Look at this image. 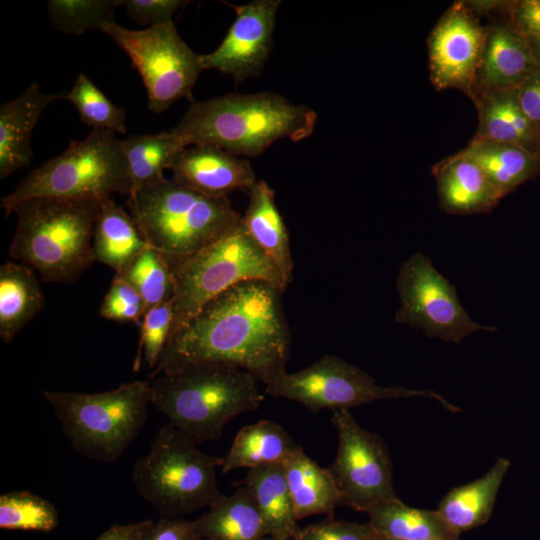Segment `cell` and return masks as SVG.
Wrapping results in <instances>:
<instances>
[{
    "mask_svg": "<svg viewBox=\"0 0 540 540\" xmlns=\"http://www.w3.org/2000/svg\"><path fill=\"white\" fill-rule=\"evenodd\" d=\"M277 285L242 281L210 300L173 335L151 378L181 366L233 365L264 385L286 371L291 333Z\"/></svg>",
    "mask_w": 540,
    "mask_h": 540,
    "instance_id": "cell-1",
    "label": "cell"
},
{
    "mask_svg": "<svg viewBox=\"0 0 540 540\" xmlns=\"http://www.w3.org/2000/svg\"><path fill=\"white\" fill-rule=\"evenodd\" d=\"M316 122L311 108L292 104L278 93L260 92L191 100L172 130L184 147L208 144L239 157H258L278 140L309 137Z\"/></svg>",
    "mask_w": 540,
    "mask_h": 540,
    "instance_id": "cell-2",
    "label": "cell"
},
{
    "mask_svg": "<svg viewBox=\"0 0 540 540\" xmlns=\"http://www.w3.org/2000/svg\"><path fill=\"white\" fill-rule=\"evenodd\" d=\"M153 378L152 404L196 445L218 440L231 419L264 400L254 375L223 363H190Z\"/></svg>",
    "mask_w": 540,
    "mask_h": 540,
    "instance_id": "cell-3",
    "label": "cell"
},
{
    "mask_svg": "<svg viewBox=\"0 0 540 540\" xmlns=\"http://www.w3.org/2000/svg\"><path fill=\"white\" fill-rule=\"evenodd\" d=\"M38 197L17 205L10 256L45 282L71 283L94 262L93 235L101 201Z\"/></svg>",
    "mask_w": 540,
    "mask_h": 540,
    "instance_id": "cell-4",
    "label": "cell"
},
{
    "mask_svg": "<svg viewBox=\"0 0 540 540\" xmlns=\"http://www.w3.org/2000/svg\"><path fill=\"white\" fill-rule=\"evenodd\" d=\"M126 205L146 242L171 266L208 246L241 219L227 197L203 195L173 178L132 191Z\"/></svg>",
    "mask_w": 540,
    "mask_h": 540,
    "instance_id": "cell-5",
    "label": "cell"
},
{
    "mask_svg": "<svg viewBox=\"0 0 540 540\" xmlns=\"http://www.w3.org/2000/svg\"><path fill=\"white\" fill-rule=\"evenodd\" d=\"M63 433L78 454L99 462L120 458L145 425L152 403L149 381L99 392L43 391Z\"/></svg>",
    "mask_w": 540,
    "mask_h": 540,
    "instance_id": "cell-6",
    "label": "cell"
},
{
    "mask_svg": "<svg viewBox=\"0 0 540 540\" xmlns=\"http://www.w3.org/2000/svg\"><path fill=\"white\" fill-rule=\"evenodd\" d=\"M132 183L122 140L104 130H92L73 140L65 151L32 170L1 200L7 215L20 203L38 197L104 199L129 195Z\"/></svg>",
    "mask_w": 540,
    "mask_h": 540,
    "instance_id": "cell-7",
    "label": "cell"
},
{
    "mask_svg": "<svg viewBox=\"0 0 540 540\" xmlns=\"http://www.w3.org/2000/svg\"><path fill=\"white\" fill-rule=\"evenodd\" d=\"M223 458L197 448L170 423L156 433L149 452L138 459L132 481L138 494L168 518L209 507L223 494L216 468Z\"/></svg>",
    "mask_w": 540,
    "mask_h": 540,
    "instance_id": "cell-8",
    "label": "cell"
},
{
    "mask_svg": "<svg viewBox=\"0 0 540 540\" xmlns=\"http://www.w3.org/2000/svg\"><path fill=\"white\" fill-rule=\"evenodd\" d=\"M174 313L170 338L184 328L210 300L247 280H262L285 292L287 285L271 259L241 223L191 257L172 266Z\"/></svg>",
    "mask_w": 540,
    "mask_h": 540,
    "instance_id": "cell-9",
    "label": "cell"
},
{
    "mask_svg": "<svg viewBox=\"0 0 540 540\" xmlns=\"http://www.w3.org/2000/svg\"><path fill=\"white\" fill-rule=\"evenodd\" d=\"M264 386L266 394L296 401L314 413L323 409L349 410L374 401L409 397L431 398L450 412L461 411L433 390L380 386L359 367L335 355H324L297 372L285 371Z\"/></svg>",
    "mask_w": 540,
    "mask_h": 540,
    "instance_id": "cell-10",
    "label": "cell"
},
{
    "mask_svg": "<svg viewBox=\"0 0 540 540\" xmlns=\"http://www.w3.org/2000/svg\"><path fill=\"white\" fill-rule=\"evenodd\" d=\"M99 30L130 57L142 78L151 112L162 113L181 98L192 100L191 91L202 67L199 55L183 41L173 21L132 30L114 20Z\"/></svg>",
    "mask_w": 540,
    "mask_h": 540,
    "instance_id": "cell-11",
    "label": "cell"
},
{
    "mask_svg": "<svg viewBox=\"0 0 540 540\" xmlns=\"http://www.w3.org/2000/svg\"><path fill=\"white\" fill-rule=\"evenodd\" d=\"M396 284L401 303L396 321L420 329L430 338L457 344L476 331L496 330L471 319L454 286L422 253L413 254L402 264Z\"/></svg>",
    "mask_w": 540,
    "mask_h": 540,
    "instance_id": "cell-12",
    "label": "cell"
},
{
    "mask_svg": "<svg viewBox=\"0 0 540 540\" xmlns=\"http://www.w3.org/2000/svg\"><path fill=\"white\" fill-rule=\"evenodd\" d=\"M339 443L329 466L342 505L366 512L375 504L399 498L394 490L392 463L383 439L361 427L349 410L333 411Z\"/></svg>",
    "mask_w": 540,
    "mask_h": 540,
    "instance_id": "cell-13",
    "label": "cell"
},
{
    "mask_svg": "<svg viewBox=\"0 0 540 540\" xmlns=\"http://www.w3.org/2000/svg\"><path fill=\"white\" fill-rule=\"evenodd\" d=\"M486 27L468 4L453 5L428 39L430 79L438 90L456 88L469 97L479 66Z\"/></svg>",
    "mask_w": 540,
    "mask_h": 540,
    "instance_id": "cell-14",
    "label": "cell"
},
{
    "mask_svg": "<svg viewBox=\"0 0 540 540\" xmlns=\"http://www.w3.org/2000/svg\"><path fill=\"white\" fill-rule=\"evenodd\" d=\"M279 0H254L233 6L236 19L220 45L199 55L202 70L214 69L241 82L259 76L272 49Z\"/></svg>",
    "mask_w": 540,
    "mask_h": 540,
    "instance_id": "cell-15",
    "label": "cell"
},
{
    "mask_svg": "<svg viewBox=\"0 0 540 540\" xmlns=\"http://www.w3.org/2000/svg\"><path fill=\"white\" fill-rule=\"evenodd\" d=\"M173 179L210 197H227L257 182L250 162L219 147L199 144L179 150L169 165Z\"/></svg>",
    "mask_w": 540,
    "mask_h": 540,
    "instance_id": "cell-16",
    "label": "cell"
},
{
    "mask_svg": "<svg viewBox=\"0 0 540 540\" xmlns=\"http://www.w3.org/2000/svg\"><path fill=\"white\" fill-rule=\"evenodd\" d=\"M537 67L526 38L508 16L493 21L486 27L471 99L491 91L516 89Z\"/></svg>",
    "mask_w": 540,
    "mask_h": 540,
    "instance_id": "cell-17",
    "label": "cell"
},
{
    "mask_svg": "<svg viewBox=\"0 0 540 540\" xmlns=\"http://www.w3.org/2000/svg\"><path fill=\"white\" fill-rule=\"evenodd\" d=\"M58 99H64V93H43L32 83L0 107V179L30 163L33 129L44 110Z\"/></svg>",
    "mask_w": 540,
    "mask_h": 540,
    "instance_id": "cell-18",
    "label": "cell"
},
{
    "mask_svg": "<svg viewBox=\"0 0 540 540\" xmlns=\"http://www.w3.org/2000/svg\"><path fill=\"white\" fill-rule=\"evenodd\" d=\"M433 174L440 207L446 213H486L503 198L481 167L461 152L438 163Z\"/></svg>",
    "mask_w": 540,
    "mask_h": 540,
    "instance_id": "cell-19",
    "label": "cell"
},
{
    "mask_svg": "<svg viewBox=\"0 0 540 540\" xmlns=\"http://www.w3.org/2000/svg\"><path fill=\"white\" fill-rule=\"evenodd\" d=\"M241 223L258 247L271 259L288 286L294 263L289 235L275 203V193L263 180L249 191V203Z\"/></svg>",
    "mask_w": 540,
    "mask_h": 540,
    "instance_id": "cell-20",
    "label": "cell"
},
{
    "mask_svg": "<svg viewBox=\"0 0 540 540\" xmlns=\"http://www.w3.org/2000/svg\"><path fill=\"white\" fill-rule=\"evenodd\" d=\"M474 102L478 109L476 138L517 145L537 155L540 131L521 109L516 89L487 92Z\"/></svg>",
    "mask_w": 540,
    "mask_h": 540,
    "instance_id": "cell-21",
    "label": "cell"
},
{
    "mask_svg": "<svg viewBox=\"0 0 540 540\" xmlns=\"http://www.w3.org/2000/svg\"><path fill=\"white\" fill-rule=\"evenodd\" d=\"M510 461L499 457L479 479L451 489L438 504L437 512L457 534L486 524L492 514Z\"/></svg>",
    "mask_w": 540,
    "mask_h": 540,
    "instance_id": "cell-22",
    "label": "cell"
},
{
    "mask_svg": "<svg viewBox=\"0 0 540 540\" xmlns=\"http://www.w3.org/2000/svg\"><path fill=\"white\" fill-rule=\"evenodd\" d=\"M195 520L205 540H263L268 536L264 519L250 489L238 485L230 496L222 495Z\"/></svg>",
    "mask_w": 540,
    "mask_h": 540,
    "instance_id": "cell-23",
    "label": "cell"
},
{
    "mask_svg": "<svg viewBox=\"0 0 540 540\" xmlns=\"http://www.w3.org/2000/svg\"><path fill=\"white\" fill-rule=\"evenodd\" d=\"M283 465L298 521L319 514L334 517L342 498L329 469L319 466L301 446Z\"/></svg>",
    "mask_w": 540,
    "mask_h": 540,
    "instance_id": "cell-24",
    "label": "cell"
},
{
    "mask_svg": "<svg viewBox=\"0 0 540 540\" xmlns=\"http://www.w3.org/2000/svg\"><path fill=\"white\" fill-rule=\"evenodd\" d=\"M148 247L131 215L110 197L104 198L94 228V260L120 274Z\"/></svg>",
    "mask_w": 540,
    "mask_h": 540,
    "instance_id": "cell-25",
    "label": "cell"
},
{
    "mask_svg": "<svg viewBox=\"0 0 540 540\" xmlns=\"http://www.w3.org/2000/svg\"><path fill=\"white\" fill-rule=\"evenodd\" d=\"M368 523L385 539L459 540L437 510L407 506L399 498L381 501L365 512Z\"/></svg>",
    "mask_w": 540,
    "mask_h": 540,
    "instance_id": "cell-26",
    "label": "cell"
},
{
    "mask_svg": "<svg viewBox=\"0 0 540 540\" xmlns=\"http://www.w3.org/2000/svg\"><path fill=\"white\" fill-rule=\"evenodd\" d=\"M460 152L481 167L502 197L540 172L538 156L517 145L474 137Z\"/></svg>",
    "mask_w": 540,
    "mask_h": 540,
    "instance_id": "cell-27",
    "label": "cell"
},
{
    "mask_svg": "<svg viewBox=\"0 0 540 540\" xmlns=\"http://www.w3.org/2000/svg\"><path fill=\"white\" fill-rule=\"evenodd\" d=\"M238 485L247 486L264 519L268 536L290 540L299 530L284 465L249 469Z\"/></svg>",
    "mask_w": 540,
    "mask_h": 540,
    "instance_id": "cell-28",
    "label": "cell"
},
{
    "mask_svg": "<svg viewBox=\"0 0 540 540\" xmlns=\"http://www.w3.org/2000/svg\"><path fill=\"white\" fill-rule=\"evenodd\" d=\"M298 448L280 424L260 420L238 431L220 468L228 473L237 468L281 464Z\"/></svg>",
    "mask_w": 540,
    "mask_h": 540,
    "instance_id": "cell-29",
    "label": "cell"
},
{
    "mask_svg": "<svg viewBox=\"0 0 540 540\" xmlns=\"http://www.w3.org/2000/svg\"><path fill=\"white\" fill-rule=\"evenodd\" d=\"M44 296L30 268L16 262L0 267V337L10 343L43 309Z\"/></svg>",
    "mask_w": 540,
    "mask_h": 540,
    "instance_id": "cell-30",
    "label": "cell"
},
{
    "mask_svg": "<svg viewBox=\"0 0 540 540\" xmlns=\"http://www.w3.org/2000/svg\"><path fill=\"white\" fill-rule=\"evenodd\" d=\"M122 145L132 183L131 192L163 180L164 170L169 169L176 153L184 148L173 130L130 135L122 140Z\"/></svg>",
    "mask_w": 540,
    "mask_h": 540,
    "instance_id": "cell-31",
    "label": "cell"
},
{
    "mask_svg": "<svg viewBox=\"0 0 540 540\" xmlns=\"http://www.w3.org/2000/svg\"><path fill=\"white\" fill-rule=\"evenodd\" d=\"M59 524L53 503L31 491H11L0 496V528L49 533Z\"/></svg>",
    "mask_w": 540,
    "mask_h": 540,
    "instance_id": "cell-32",
    "label": "cell"
},
{
    "mask_svg": "<svg viewBox=\"0 0 540 540\" xmlns=\"http://www.w3.org/2000/svg\"><path fill=\"white\" fill-rule=\"evenodd\" d=\"M141 295L147 309L174 295L173 269L159 251L148 247L120 273Z\"/></svg>",
    "mask_w": 540,
    "mask_h": 540,
    "instance_id": "cell-33",
    "label": "cell"
},
{
    "mask_svg": "<svg viewBox=\"0 0 540 540\" xmlns=\"http://www.w3.org/2000/svg\"><path fill=\"white\" fill-rule=\"evenodd\" d=\"M64 99L75 106L82 122L92 130L114 134L126 132L125 110L107 98L87 75H78L72 88L64 94Z\"/></svg>",
    "mask_w": 540,
    "mask_h": 540,
    "instance_id": "cell-34",
    "label": "cell"
},
{
    "mask_svg": "<svg viewBox=\"0 0 540 540\" xmlns=\"http://www.w3.org/2000/svg\"><path fill=\"white\" fill-rule=\"evenodd\" d=\"M117 6L115 0H50L47 4L51 23L64 33L76 35L114 21Z\"/></svg>",
    "mask_w": 540,
    "mask_h": 540,
    "instance_id": "cell-35",
    "label": "cell"
},
{
    "mask_svg": "<svg viewBox=\"0 0 540 540\" xmlns=\"http://www.w3.org/2000/svg\"><path fill=\"white\" fill-rule=\"evenodd\" d=\"M174 313L172 301L155 305L145 312L140 326V342L134 368L141 364V355L149 368L155 369L170 339Z\"/></svg>",
    "mask_w": 540,
    "mask_h": 540,
    "instance_id": "cell-36",
    "label": "cell"
},
{
    "mask_svg": "<svg viewBox=\"0 0 540 540\" xmlns=\"http://www.w3.org/2000/svg\"><path fill=\"white\" fill-rule=\"evenodd\" d=\"M147 306L137 290L120 274H115L99 308L101 317L119 323L141 322Z\"/></svg>",
    "mask_w": 540,
    "mask_h": 540,
    "instance_id": "cell-37",
    "label": "cell"
},
{
    "mask_svg": "<svg viewBox=\"0 0 540 540\" xmlns=\"http://www.w3.org/2000/svg\"><path fill=\"white\" fill-rule=\"evenodd\" d=\"M292 540H381L367 523L337 520L334 517L300 527Z\"/></svg>",
    "mask_w": 540,
    "mask_h": 540,
    "instance_id": "cell-38",
    "label": "cell"
},
{
    "mask_svg": "<svg viewBox=\"0 0 540 540\" xmlns=\"http://www.w3.org/2000/svg\"><path fill=\"white\" fill-rule=\"evenodd\" d=\"M187 1L181 0H119L127 15L135 22L149 27L172 22L173 15Z\"/></svg>",
    "mask_w": 540,
    "mask_h": 540,
    "instance_id": "cell-39",
    "label": "cell"
},
{
    "mask_svg": "<svg viewBox=\"0 0 540 540\" xmlns=\"http://www.w3.org/2000/svg\"><path fill=\"white\" fill-rule=\"evenodd\" d=\"M196 523L182 518L162 517L150 521L140 540H201Z\"/></svg>",
    "mask_w": 540,
    "mask_h": 540,
    "instance_id": "cell-40",
    "label": "cell"
},
{
    "mask_svg": "<svg viewBox=\"0 0 540 540\" xmlns=\"http://www.w3.org/2000/svg\"><path fill=\"white\" fill-rule=\"evenodd\" d=\"M509 21L525 37H540V0L509 1Z\"/></svg>",
    "mask_w": 540,
    "mask_h": 540,
    "instance_id": "cell-41",
    "label": "cell"
},
{
    "mask_svg": "<svg viewBox=\"0 0 540 540\" xmlns=\"http://www.w3.org/2000/svg\"><path fill=\"white\" fill-rule=\"evenodd\" d=\"M521 109L540 131V67H537L517 88Z\"/></svg>",
    "mask_w": 540,
    "mask_h": 540,
    "instance_id": "cell-42",
    "label": "cell"
},
{
    "mask_svg": "<svg viewBox=\"0 0 540 540\" xmlns=\"http://www.w3.org/2000/svg\"><path fill=\"white\" fill-rule=\"evenodd\" d=\"M151 520L131 524H114L101 533L95 540H140Z\"/></svg>",
    "mask_w": 540,
    "mask_h": 540,
    "instance_id": "cell-43",
    "label": "cell"
},
{
    "mask_svg": "<svg viewBox=\"0 0 540 540\" xmlns=\"http://www.w3.org/2000/svg\"><path fill=\"white\" fill-rule=\"evenodd\" d=\"M525 37V36H524ZM532 52L533 58L540 67V37H525Z\"/></svg>",
    "mask_w": 540,
    "mask_h": 540,
    "instance_id": "cell-44",
    "label": "cell"
},
{
    "mask_svg": "<svg viewBox=\"0 0 540 540\" xmlns=\"http://www.w3.org/2000/svg\"><path fill=\"white\" fill-rule=\"evenodd\" d=\"M263 540H287V539H281V538H276V537H273V536H267Z\"/></svg>",
    "mask_w": 540,
    "mask_h": 540,
    "instance_id": "cell-45",
    "label": "cell"
},
{
    "mask_svg": "<svg viewBox=\"0 0 540 540\" xmlns=\"http://www.w3.org/2000/svg\"><path fill=\"white\" fill-rule=\"evenodd\" d=\"M537 156H538V158H539V160H540V143H539V148H538Z\"/></svg>",
    "mask_w": 540,
    "mask_h": 540,
    "instance_id": "cell-46",
    "label": "cell"
},
{
    "mask_svg": "<svg viewBox=\"0 0 540 540\" xmlns=\"http://www.w3.org/2000/svg\"><path fill=\"white\" fill-rule=\"evenodd\" d=\"M381 538V537H380ZM381 540H392V539H385V538H381Z\"/></svg>",
    "mask_w": 540,
    "mask_h": 540,
    "instance_id": "cell-47",
    "label": "cell"
},
{
    "mask_svg": "<svg viewBox=\"0 0 540 540\" xmlns=\"http://www.w3.org/2000/svg\"><path fill=\"white\" fill-rule=\"evenodd\" d=\"M201 540H205V539H201Z\"/></svg>",
    "mask_w": 540,
    "mask_h": 540,
    "instance_id": "cell-48",
    "label": "cell"
}]
</instances>
